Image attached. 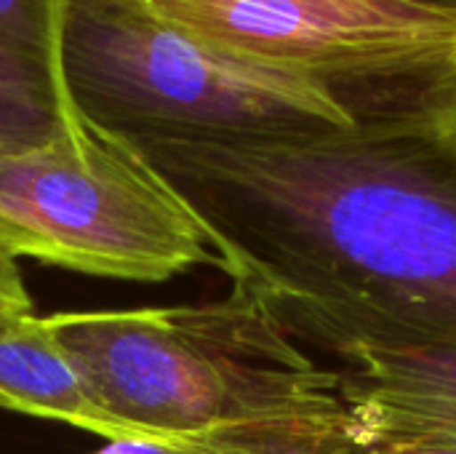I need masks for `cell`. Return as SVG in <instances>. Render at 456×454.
I'll return each mask as SVG.
<instances>
[{"label":"cell","mask_w":456,"mask_h":454,"mask_svg":"<svg viewBox=\"0 0 456 454\" xmlns=\"http://www.w3.org/2000/svg\"><path fill=\"white\" fill-rule=\"evenodd\" d=\"M128 144L291 340L456 348V134L438 118Z\"/></svg>","instance_id":"1"},{"label":"cell","mask_w":456,"mask_h":454,"mask_svg":"<svg viewBox=\"0 0 456 454\" xmlns=\"http://www.w3.org/2000/svg\"><path fill=\"white\" fill-rule=\"evenodd\" d=\"M48 326L96 401L147 442L254 425L355 431L339 372L238 289L200 305L59 313Z\"/></svg>","instance_id":"2"},{"label":"cell","mask_w":456,"mask_h":454,"mask_svg":"<svg viewBox=\"0 0 456 454\" xmlns=\"http://www.w3.org/2000/svg\"><path fill=\"white\" fill-rule=\"evenodd\" d=\"M61 75L96 128L134 139H297L358 123L294 75L214 45L139 0H67Z\"/></svg>","instance_id":"3"},{"label":"cell","mask_w":456,"mask_h":454,"mask_svg":"<svg viewBox=\"0 0 456 454\" xmlns=\"http://www.w3.org/2000/svg\"><path fill=\"white\" fill-rule=\"evenodd\" d=\"M0 246L45 265L163 284L222 270L211 233L123 139L83 115L51 144L0 155Z\"/></svg>","instance_id":"4"},{"label":"cell","mask_w":456,"mask_h":454,"mask_svg":"<svg viewBox=\"0 0 456 454\" xmlns=\"http://www.w3.org/2000/svg\"><path fill=\"white\" fill-rule=\"evenodd\" d=\"M171 24L294 75L355 123L438 118L456 19L401 0H150Z\"/></svg>","instance_id":"5"},{"label":"cell","mask_w":456,"mask_h":454,"mask_svg":"<svg viewBox=\"0 0 456 454\" xmlns=\"http://www.w3.org/2000/svg\"><path fill=\"white\" fill-rule=\"evenodd\" d=\"M337 359L361 450L393 442H456V348L366 340L313 345Z\"/></svg>","instance_id":"6"},{"label":"cell","mask_w":456,"mask_h":454,"mask_svg":"<svg viewBox=\"0 0 456 454\" xmlns=\"http://www.w3.org/2000/svg\"><path fill=\"white\" fill-rule=\"evenodd\" d=\"M61 0H0V155L51 144L72 131L61 75Z\"/></svg>","instance_id":"7"},{"label":"cell","mask_w":456,"mask_h":454,"mask_svg":"<svg viewBox=\"0 0 456 454\" xmlns=\"http://www.w3.org/2000/svg\"><path fill=\"white\" fill-rule=\"evenodd\" d=\"M0 407L67 423L102 436L107 444L147 442L96 401L56 343L48 316H29L0 334Z\"/></svg>","instance_id":"8"},{"label":"cell","mask_w":456,"mask_h":454,"mask_svg":"<svg viewBox=\"0 0 456 454\" xmlns=\"http://www.w3.org/2000/svg\"><path fill=\"white\" fill-rule=\"evenodd\" d=\"M35 316L19 260L0 246V334Z\"/></svg>","instance_id":"9"},{"label":"cell","mask_w":456,"mask_h":454,"mask_svg":"<svg viewBox=\"0 0 456 454\" xmlns=\"http://www.w3.org/2000/svg\"><path fill=\"white\" fill-rule=\"evenodd\" d=\"M339 454H456V442H393Z\"/></svg>","instance_id":"10"},{"label":"cell","mask_w":456,"mask_h":454,"mask_svg":"<svg viewBox=\"0 0 456 454\" xmlns=\"http://www.w3.org/2000/svg\"><path fill=\"white\" fill-rule=\"evenodd\" d=\"M438 120L456 134V72L446 88V96L441 102V110H438Z\"/></svg>","instance_id":"11"},{"label":"cell","mask_w":456,"mask_h":454,"mask_svg":"<svg viewBox=\"0 0 456 454\" xmlns=\"http://www.w3.org/2000/svg\"><path fill=\"white\" fill-rule=\"evenodd\" d=\"M406 5H417V8H425V11H433V13H444V16H452L456 19V0H401Z\"/></svg>","instance_id":"12"},{"label":"cell","mask_w":456,"mask_h":454,"mask_svg":"<svg viewBox=\"0 0 456 454\" xmlns=\"http://www.w3.org/2000/svg\"><path fill=\"white\" fill-rule=\"evenodd\" d=\"M61 3H67V0H61ZM139 3H150V0H139Z\"/></svg>","instance_id":"13"}]
</instances>
